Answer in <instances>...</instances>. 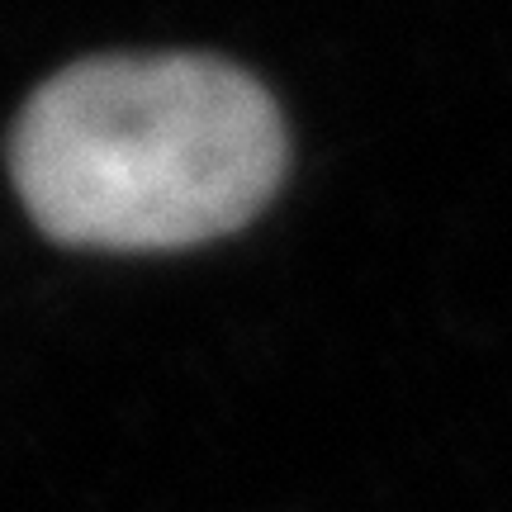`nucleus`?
<instances>
[{
	"instance_id": "f257e3e1",
	"label": "nucleus",
	"mask_w": 512,
	"mask_h": 512,
	"mask_svg": "<svg viewBox=\"0 0 512 512\" xmlns=\"http://www.w3.org/2000/svg\"><path fill=\"white\" fill-rule=\"evenodd\" d=\"M285 124L247 72L200 53L76 62L10 133V176L43 233L166 252L223 238L271 200Z\"/></svg>"
}]
</instances>
